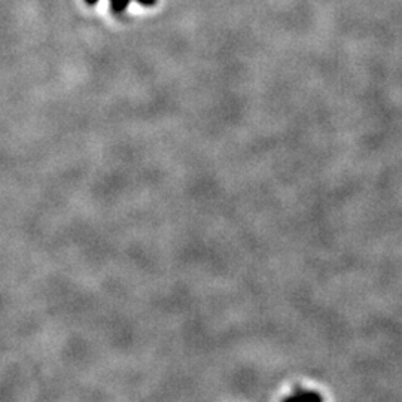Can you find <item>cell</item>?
I'll return each mask as SVG.
<instances>
[{"instance_id": "7a4b0ae2", "label": "cell", "mask_w": 402, "mask_h": 402, "mask_svg": "<svg viewBox=\"0 0 402 402\" xmlns=\"http://www.w3.org/2000/svg\"><path fill=\"white\" fill-rule=\"evenodd\" d=\"M137 3H140L142 6H148V8H151V6H155L157 5V0H136Z\"/></svg>"}, {"instance_id": "6da1fadb", "label": "cell", "mask_w": 402, "mask_h": 402, "mask_svg": "<svg viewBox=\"0 0 402 402\" xmlns=\"http://www.w3.org/2000/svg\"><path fill=\"white\" fill-rule=\"evenodd\" d=\"M111 2V8H112V12L115 15H122L130 3V0H109Z\"/></svg>"}, {"instance_id": "3957f363", "label": "cell", "mask_w": 402, "mask_h": 402, "mask_svg": "<svg viewBox=\"0 0 402 402\" xmlns=\"http://www.w3.org/2000/svg\"><path fill=\"white\" fill-rule=\"evenodd\" d=\"M84 2H85L87 5H90V6H94V5L98 2V0H84Z\"/></svg>"}]
</instances>
